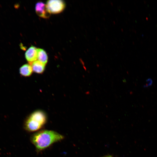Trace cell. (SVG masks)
I'll return each mask as SVG.
<instances>
[{"label": "cell", "instance_id": "obj_1", "mask_svg": "<svg viewBox=\"0 0 157 157\" xmlns=\"http://www.w3.org/2000/svg\"><path fill=\"white\" fill-rule=\"evenodd\" d=\"M64 136L52 130L39 131L32 135L31 138V142L38 151L43 150L52 144L63 139Z\"/></svg>", "mask_w": 157, "mask_h": 157}, {"label": "cell", "instance_id": "obj_2", "mask_svg": "<svg viewBox=\"0 0 157 157\" xmlns=\"http://www.w3.org/2000/svg\"><path fill=\"white\" fill-rule=\"evenodd\" d=\"M46 121L45 113L41 110L36 111L26 119L24 124V128L29 132L35 131L42 128Z\"/></svg>", "mask_w": 157, "mask_h": 157}, {"label": "cell", "instance_id": "obj_3", "mask_svg": "<svg viewBox=\"0 0 157 157\" xmlns=\"http://www.w3.org/2000/svg\"><path fill=\"white\" fill-rule=\"evenodd\" d=\"M46 5L50 13L53 14L62 12L66 6L65 2L61 0H48L46 2Z\"/></svg>", "mask_w": 157, "mask_h": 157}, {"label": "cell", "instance_id": "obj_4", "mask_svg": "<svg viewBox=\"0 0 157 157\" xmlns=\"http://www.w3.org/2000/svg\"><path fill=\"white\" fill-rule=\"evenodd\" d=\"M35 10L36 14L42 18H47L50 16L51 13L48 11L46 4L42 2H38L36 3Z\"/></svg>", "mask_w": 157, "mask_h": 157}, {"label": "cell", "instance_id": "obj_5", "mask_svg": "<svg viewBox=\"0 0 157 157\" xmlns=\"http://www.w3.org/2000/svg\"><path fill=\"white\" fill-rule=\"evenodd\" d=\"M38 49L34 46H31L26 52L25 58L31 64L37 59Z\"/></svg>", "mask_w": 157, "mask_h": 157}, {"label": "cell", "instance_id": "obj_6", "mask_svg": "<svg viewBox=\"0 0 157 157\" xmlns=\"http://www.w3.org/2000/svg\"><path fill=\"white\" fill-rule=\"evenodd\" d=\"M33 71L38 73H42L45 69V65L38 60H35L31 63Z\"/></svg>", "mask_w": 157, "mask_h": 157}, {"label": "cell", "instance_id": "obj_7", "mask_svg": "<svg viewBox=\"0 0 157 157\" xmlns=\"http://www.w3.org/2000/svg\"><path fill=\"white\" fill-rule=\"evenodd\" d=\"M19 71L20 74L25 77L30 76L33 71L31 65L28 64L22 65L20 67Z\"/></svg>", "mask_w": 157, "mask_h": 157}, {"label": "cell", "instance_id": "obj_8", "mask_svg": "<svg viewBox=\"0 0 157 157\" xmlns=\"http://www.w3.org/2000/svg\"><path fill=\"white\" fill-rule=\"evenodd\" d=\"M48 59L46 51L42 49H38V60L45 65L47 62Z\"/></svg>", "mask_w": 157, "mask_h": 157}, {"label": "cell", "instance_id": "obj_9", "mask_svg": "<svg viewBox=\"0 0 157 157\" xmlns=\"http://www.w3.org/2000/svg\"><path fill=\"white\" fill-rule=\"evenodd\" d=\"M147 84L146 85V87L148 86L149 85H150L152 83L151 80L150 79H148L147 80Z\"/></svg>", "mask_w": 157, "mask_h": 157}, {"label": "cell", "instance_id": "obj_10", "mask_svg": "<svg viewBox=\"0 0 157 157\" xmlns=\"http://www.w3.org/2000/svg\"><path fill=\"white\" fill-rule=\"evenodd\" d=\"M104 157H113L110 156H104Z\"/></svg>", "mask_w": 157, "mask_h": 157}]
</instances>
